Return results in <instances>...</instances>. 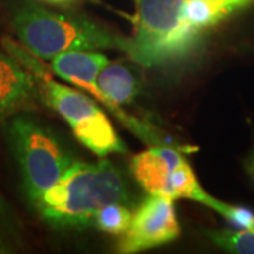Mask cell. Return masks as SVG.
I'll return each instance as SVG.
<instances>
[{
	"instance_id": "1",
	"label": "cell",
	"mask_w": 254,
	"mask_h": 254,
	"mask_svg": "<svg viewBox=\"0 0 254 254\" xmlns=\"http://www.w3.org/2000/svg\"><path fill=\"white\" fill-rule=\"evenodd\" d=\"M128 188L123 174L109 160L96 163L75 161L38 199L34 208L54 227L93 226L95 213L109 203L128 202Z\"/></svg>"
},
{
	"instance_id": "4",
	"label": "cell",
	"mask_w": 254,
	"mask_h": 254,
	"mask_svg": "<svg viewBox=\"0 0 254 254\" xmlns=\"http://www.w3.org/2000/svg\"><path fill=\"white\" fill-rule=\"evenodd\" d=\"M9 141L20 168L23 188L33 205L76 161L47 127L26 116L11 120Z\"/></svg>"
},
{
	"instance_id": "6",
	"label": "cell",
	"mask_w": 254,
	"mask_h": 254,
	"mask_svg": "<svg viewBox=\"0 0 254 254\" xmlns=\"http://www.w3.org/2000/svg\"><path fill=\"white\" fill-rule=\"evenodd\" d=\"M130 170L138 185L150 195L170 199H190L210 206L215 196L202 188L181 150L170 144L150 145L133 157Z\"/></svg>"
},
{
	"instance_id": "3",
	"label": "cell",
	"mask_w": 254,
	"mask_h": 254,
	"mask_svg": "<svg viewBox=\"0 0 254 254\" xmlns=\"http://www.w3.org/2000/svg\"><path fill=\"white\" fill-rule=\"evenodd\" d=\"M3 44L7 53L31 72L47 105L71 126L75 137L88 150L102 158L126 153L127 148L96 100L91 99L86 92L76 91L53 79L36 55L28 53L23 46L10 38H4Z\"/></svg>"
},
{
	"instance_id": "11",
	"label": "cell",
	"mask_w": 254,
	"mask_h": 254,
	"mask_svg": "<svg viewBox=\"0 0 254 254\" xmlns=\"http://www.w3.org/2000/svg\"><path fill=\"white\" fill-rule=\"evenodd\" d=\"M209 239L227 252L254 254V230H215L209 232Z\"/></svg>"
},
{
	"instance_id": "5",
	"label": "cell",
	"mask_w": 254,
	"mask_h": 254,
	"mask_svg": "<svg viewBox=\"0 0 254 254\" xmlns=\"http://www.w3.org/2000/svg\"><path fill=\"white\" fill-rule=\"evenodd\" d=\"M188 0H134V31L126 55L145 68L178 61L190 54L181 34L184 6Z\"/></svg>"
},
{
	"instance_id": "9",
	"label": "cell",
	"mask_w": 254,
	"mask_h": 254,
	"mask_svg": "<svg viewBox=\"0 0 254 254\" xmlns=\"http://www.w3.org/2000/svg\"><path fill=\"white\" fill-rule=\"evenodd\" d=\"M253 0H188L184 6L181 34L190 51L200 41V33L249 7Z\"/></svg>"
},
{
	"instance_id": "8",
	"label": "cell",
	"mask_w": 254,
	"mask_h": 254,
	"mask_svg": "<svg viewBox=\"0 0 254 254\" xmlns=\"http://www.w3.org/2000/svg\"><path fill=\"white\" fill-rule=\"evenodd\" d=\"M38 91L36 79L27 68L13 55L0 51V120L31 108Z\"/></svg>"
},
{
	"instance_id": "15",
	"label": "cell",
	"mask_w": 254,
	"mask_h": 254,
	"mask_svg": "<svg viewBox=\"0 0 254 254\" xmlns=\"http://www.w3.org/2000/svg\"><path fill=\"white\" fill-rule=\"evenodd\" d=\"M50 3H65V1H73V0H46Z\"/></svg>"
},
{
	"instance_id": "12",
	"label": "cell",
	"mask_w": 254,
	"mask_h": 254,
	"mask_svg": "<svg viewBox=\"0 0 254 254\" xmlns=\"http://www.w3.org/2000/svg\"><path fill=\"white\" fill-rule=\"evenodd\" d=\"M209 208L218 212L219 215H222L223 218L236 226L247 229V230H254V213L249 209L230 205L223 200H219L218 198H213Z\"/></svg>"
},
{
	"instance_id": "2",
	"label": "cell",
	"mask_w": 254,
	"mask_h": 254,
	"mask_svg": "<svg viewBox=\"0 0 254 254\" xmlns=\"http://www.w3.org/2000/svg\"><path fill=\"white\" fill-rule=\"evenodd\" d=\"M11 26L21 46L38 60H53L68 51L119 50L126 54L128 37L82 16L61 14L34 3L14 13Z\"/></svg>"
},
{
	"instance_id": "10",
	"label": "cell",
	"mask_w": 254,
	"mask_h": 254,
	"mask_svg": "<svg viewBox=\"0 0 254 254\" xmlns=\"http://www.w3.org/2000/svg\"><path fill=\"white\" fill-rule=\"evenodd\" d=\"M131 218L133 212L125 203H109L95 213L93 226L110 235L120 236L128 229Z\"/></svg>"
},
{
	"instance_id": "13",
	"label": "cell",
	"mask_w": 254,
	"mask_h": 254,
	"mask_svg": "<svg viewBox=\"0 0 254 254\" xmlns=\"http://www.w3.org/2000/svg\"><path fill=\"white\" fill-rule=\"evenodd\" d=\"M245 170L254 185V150H252V153L245 160Z\"/></svg>"
},
{
	"instance_id": "14",
	"label": "cell",
	"mask_w": 254,
	"mask_h": 254,
	"mask_svg": "<svg viewBox=\"0 0 254 254\" xmlns=\"http://www.w3.org/2000/svg\"><path fill=\"white\" fill-rule=\"evenodd\" d=\"M4 215H6V206H4V202L1 199V196H0V218Z\"/></svg>"
},
{
	"instance_id": "7",
	"label": "cell",
	"mask_w": 254,
	"mask_h": 254,
	"mask_svg": "<svg viewBox=\"0 0 254 254\" xmlns=\"http://www.w3.org/2000/svg\"><path fill=\"white\" fill-rule=\"evenodd\" d=\"M174 200L161 195H150L133 212L131 223L118 242V252L138 253L163 246L180 236Z\"/></svg>"
}]
</instances>
